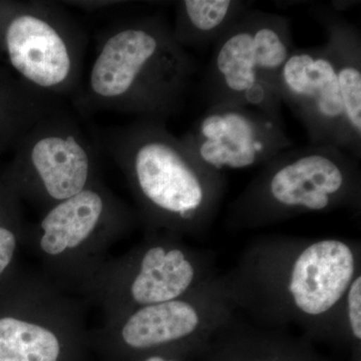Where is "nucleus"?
<instances>
[{
    "mask_svg": "<svg viewBox=\"0 0 361 361\" xmlns=\"http://www.w3.org/2000/svg\"><path fill=\"white\" fill-rule=\"evenodd\" d=\"M56 99L0 66V140L7 148L16 146L35 123L58 111Z\"/></svg>",
    "mask_w": 361,
    "mask_h": 361,
    "instance_id": "nucleus-13",
    "label": "nucleus"
},
{
    "mask_svg": "<svg viewBox=\"0 0 361 361\" xmlns=\"http://www.w3.org/2000/svg\"><path fill=\"white\" fill-rule=\"evenodd\" d=\"M280 96L300 116L317 142L337 149L353 144L329 49L292 51L280 73Z\"/></svg>",
    "mask_w": 361,
    "mask_h": 361,
    "instance_id": "nucleus-9",
    "label": "nucleus"
},
{
    "mask_svg": "<svg viewBox=\"0 0 361 361\" xmlns=\"http://www.w3.org/2000/svg\"><path fill=\"white\" fill-rule=\"evenodd\" d=\"M344 308L346 311L349 332L353 341L360 343L361 341V276L356 275L351 282L345 298Z\"/></svg>",
    "mask_w": 361,
    "mask_h": 361,
    "instance_id": "nucleus-18",
    "label": "nucleus"
},
{
    "mask_svg": "<svg viewBox=\"0 0 361 361\" xmlns=\"http://www.w3.org/2000/svg\"><path fill=\"white\" fill-rule=\"evenodd\" d=\"M106 149L142 205L165 222H198L213 208L215 171L201 163L163 121L140 118L109 133Z\"/></svg>",
    "mask_w": 361,
    "mask_h": 361,
    "instance_id": "nucleus-2",
    "label": "nucleus"
},
{
    "mask_svg": "<svg viewBox=\"0 0 361 361\" xmlns=\"http://www.w3.org/2000/svg\"><path fill=\"white\" fill-rule=\"evenodd\" d=\"M205 302H195L183 297L140 306L121 329L123 345L134 353H153L200 334L215 318Z\"/></svg>",
    "mask_w": 361,
    "mask_h": 361,
    "instance_id": "nucleus-10",
    "label": "nucleus"
},
{
    "mask_svg": "<svg viewBox=\"0 0 361 361\" xmlns=\"http://www.w3.org/2000/svg\"><path fill=\"white\" fill-rule=\"evenodd\" d=\"M242 361H279L273 355H254L245 358V360Z\"/></svg>",
    "mask_w": 361,
    "mask_h": 361,
    "instance_id": "nucleus-19",
    "label": "nucleus"
},
{
    "mask_svg": "<svg viewBox=\"0 0 361 361\" xmlns=\"http://www.w3.org/2000/svg\"><path fill=\"white\" fill-rule=\"evenodd\" d=\"M357 253L338 239H322L301 247L280 274L287 305L304 319H324L344 298L357 270Z\"/></svg>",
    "mask_w": 361,
    "mask_h": 361,
    "instance_id": "nucleus-7",
    "label": "nucleus"
},
{
    "mask_svg": "<svg viewBox=\"0 0 361 361\" xmlns=\"http://www.w3.org/2000/svg\"><path fill=\"white\" fill-rule=\"evenodd\" d=\"M142 361H175L174 360H171V358L165 357V356H161L160 355H149L146 360Z\"/></svg>",
    "mask_w": 361,
    "mask_h": 361,
    "instance_id": "nucleus-20",
    "label": "nucleus"
},
{
    "mask_svg": "<svg viewBox=\"0 0 361 361\" xmlns=\"http://www.w3.org/2000/svg\"><path fill=\"white\" fill-rule=\"evenodd\" d=\"M7 148L6 145L4 144V142L0 140V157H1L2 153H4V149Z\"/></svg>",
    "mask_w": 361,
    "mask_h": 361,
    "instance_id": "nucleus-21",
    "label": "nucleus"
},
{
    "mask_svg": "<svg viewBox=\"0 0 361 361\" xmlns=\"http://www.w3.org/2000/svg\"><path fill=\"white\" fill-rule=\"evenodd\" d=\"M292 51L283 18L257 14L235 21L213 59V75L226 96L221 103L250 106L277 120L280 73Z\"/></svg>",
    "mask_w": 361,
    "mask_h": 361,
    "instance_id": "nucleus-5",
    "label": "nucleus"
},
{
    "mask_svg": "<svg viewBox=\"0 0 361 361\" xmlns=\"http://www.w3.org/2000/svg\"><path fill=\"white\" fill-rule=\"evenodd\" d=\"M87 45L59 4L0 0V61L30 87L56 97L80 92Z\"/></svg>",
    "mask_w": 361,
    "mask_h": 361,
    "instance_id": "nucleus-3",
    "label": "nucleus"
},
{
    "mask_svg": "<svg viewBox=\"0 0 361 361\" xmlns=\"http://www.w3.org/2000/svg\"><path fill=\"white\" fill-rule=\"evenodd\" d=\"M110 197L94 183L49 208L40 222L39 245L49 255L73 250L87 241L114 216Z\"/></svg>",
    "mask_w": 361,
    "mask_h": 361,
    "instance_id": "nucleus-11",
    "label": "nucleus"
},
{
    "mask_svg": "<svg viewBox=\"0 0 361 361\" xmlns=\"http://www.w3.org/2000/svg\"><path fill=\"white\" fill-rule=\"evenodd\" d=\"M0 180L20 196H37L51 207L92 184L96 149L70 116L56 111L16 142Z\"/></svg>",
    "mask_w": 361,
    "mask_h": 361,
    "instance_id": "nucleus-4",
    "label": "nucleus"
},
{
    "mask_svg": "<svg viewBox=\"0 0 361 361\" xmlns=\"http://www.w3.org/2000/svg\"><path fill=\"white\" fill-rule=\"evenodd\" d=\"M239 4L231 0H186L178 7L173 32L183 47L197 37H214L233 25Z\"/></svg>",
    "mask_w": 361,
    "mask_h": 361,
    "instance_id": "nucleus-16",
    "label": "nucleus"
},
{
    "mask_svg": "<svg viewBox=\"0 0 361 361\" xmlns=\"http://www.w3.org/2000/svg\"><path fill=\"white\" fill-rule=\"evenodd\" d=\"M353 172L334 147L304 149L274 161L263 179V194L282 210L323 212L350 193Z\"/></svg>",
    "mask_w": 361,
    "mask_h": 361,
    "instance_id": "nucleus-8",
    "label": "nucleus"
},
{
    "mask_svg": "<svg viewBox=\"0 0 361 361\" xmlns=\"http://www.w3.org/2000/svg\"><path fill=\"white\" fill-rule=\"evenodd\" d=\"M349 39L348 30L334 26L327 49L334 59L349 135L353 144L361 135V70L357 47Z\"/></svg>",
    "mask_w": 361,
    "mask_h": 361,
    "instance_id": "nucleus-15",
    "label": "nucleus"
},
{
    "mask_svg": "<svg viewBox=\"0 0 361 361\" xmlns=\"http://www.w3.org/2000/svg\"><path fill=\"white\" fill-rule=\"evenodd\" d=\"M18 195L0 180V276L13 263L18 249Z\"/></svg>",
    "mask_w": 361,
    "mask_h": 361,
    "instance_id": "nucleus-17",
    "label": "nucleus"
},
{
    "mask_svg": "<svg viewBox=\"0 0 361 361\" xmlns=\"http://www.w3.org/2000/svg\"><path fill=\"white\" fill-rule=\"evenodd\" d=\"M180 140L217 173L253 167L291 144L275 118L250 106L227 103L214 106Z\"/></svg>",
    "mask_w": 361,
    "mask_h": 361,
    "instance_id": "nucleus-6",
    "label": "nucleus"
},
{
    "mask_svg": "<svg viewBox=\"0 0 361 361\" xmlns=\"http://www.w3.org/2000/svg\"><path fill=\"white\" fill-rule=\"evenodd\" d=\"M63 344L51 329L16 316H0V361H63Z\"/></svg>",
    "mask_w": 361,
    "mask_h": 361,
    "instance_id": "nucleus-14",
    "label": "nucleus"
},
{
    "mask_svg": "<svg viewBox=\"0 0 361 361\" xmlns=\"http://www.w3.org/2000/svg\"><path fill=\"white\" fill-rule=\"evenodd\" d=\"M195 71L193 59L165 21L130 18L102 35L77 101L89 111L163 121L184 101Z\"/></svg>",
    "mask_w": 361,
    "mask_h": 361,
    "instance_id": "nucleus-1",
    "label": "nucleus"
},
{
    "mask_svg": "<svg viewBox=\"0 0 361 361\" xmlns=\"http://www.w3.org/2000/svg\"><path fill=\"white\" fill-rule=\"evenodd\" d=\"M199 278L198 264L182 248L149 247L130 282V298L139 307L183 298L197 286Z\"/></svg>",
    "mask_w": 361,
    "mask_h": 361,
    "instance_id": "nucleus-12",
    "label": "nucleus"
}]
</instances>
